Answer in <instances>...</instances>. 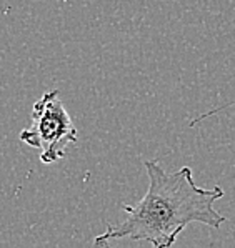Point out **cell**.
Instances as JSON below:
<instances>
[{"instance_id":"6da1fadb","label":"cell","mask_w":235,"mask_h":248,"mask_svg":"<svg viewBox=\"0 0 235 248\" xmlns=\"http://www.w3.org/2000/svg\"><path fill=\"white\" fill-rule=\"evenodd\" d=\"M149 190L135 205L124 203L127 213L119 225H107L105 233L95 238V245H109L112 240L130 238L149 242L155 248H169L190 223L220 228L227 218L214 208L225 195L223 188H204L194 182L190 167L167 171L157 160H147Z\"/></svg>"},{"instance_id":"7a4b0ae2","label":"cell","mask_w":235,"mask_h":248,"mask_svg":"<svg viewBox=\"0 0 235 248\" xmlns=\"http://www.w3.org/2000/svg\"><path fill=\"white\" fill-rule=\"evenodd\" d=\"M60 92H45L32 110V124L22 130L20 140L40 152L44 163H54L65 157V145L77 142V128L59 98Z\"/></svg>"}]
</instances>
